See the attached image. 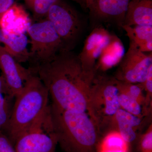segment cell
I'll use <instances>...</instances> for the list:
<instances>
[{
	"mask_svg": "<svg viewBox=\"0 0 152 152\" xmlns=\"http://www.w3.org/2000/svg\"><path fill=\"white\" fill-rule=\"evenodd\" d=\"M48 124L66 152H96L99 126L87 113L66 110L51 104Z\"/></svg>",
	"mask_w": 152,
	"mask_h": 152,
	"instance_id": "obj_3",
	"label": "cell"
},
{
	"mask_svg": "<svg viewBox=\"0 0 152 152\" xmlns=\"http://www.w3.org/2000/svg\"><path fill=\"white\" fill-rule=\"evenodd\" d=\"M15 0H0V20L6 11L13 5Z\"/></svg>",
	"mask_w": 152,
	"mask_h": 152,
	"instance_id": "obj_26",
	"label": "cell"
},
{
	"mask_svg": "<svg viewBox=\"0 0 152 152\" xmlns=\"http://www.w3.org/2000/svg\"><path fill=\"white\" fill-rule=\"evenodd\" d=\"M58 0H29L27 4L32 12L34 18L42 20L46 17L47 13Z\"/></svg>",
	"mask_w": 152,
	"mask_h": 152,
	"instance_id": "obj_21",
	"label": "cell"
},
{
	"mask_svg": "<svg viewBox=\"0 0 152 152\" xmlns=\"http://www.w3.org/2000/svg\"><path fill=\"white\" fill-rule=\"evenodd\" d=\"M111 34L103 27H96L87 37L83 48L78 57L83 69L91 75L95 76L97 61L110 42Z\"/></svg>",
	"mask_w": 152,
	"mask_h": 152,
	"instance_id": "obj_9",
	"label": "cell"
},
{
	"mask_svg": "<svg viewBox=\"0 0 152 152\" xmlns=\"http://www.w3.org/2000/svg\"><path fill=\"white\" fill-rule=\"evenodd\" d=\"M122 28L126 32L130 42H132L136 46L152 39V26L124 25Z\"/></svg>",
	"mask_w": 152,
	"mask_h": 152,
	"instance_id": "obj_18",
	"label": "cell"
},
{
	"mask_svg": "<svg viewBox=\"0 0 152 152\" xmlns=\"http://www.w3.org/2000/svg\"><path fill=\"white\" fill-rule=\"evenodd\" d=\"M58 144L54 135L43 127L23 134L14 142L16 152H55Z\"/></svg>",
	"mask_w": 152,
	"mask_h": 152,
	"instance_id": "obj_10",
	"label": "cell"
},
{
	"mask_svg": "<svg viewBox=\"0 0 152 152\" xmlns=\"http://www.w3.org/2000/svg\"><path fill=\"white\" fill-rule=\"evenodd\" d=\"M0 152H16L14 145L3 131L0 130Z\"/></svg>",
	"mask_w": 152,
	"mask_h": 152,
	"instance_id": "obj_25",
	"label": "cell"
},
{
	"mask_svg": "<svg viewBox=\"0 0 152 152\" xmlns=\"http://www.w3.org/2000/svg\"><path fill=\"white\" fill-rule=\"evenodd\" d=\"M130 145L114 129L99 140L96 152H129Z\"/></svg>",
	"mask_w": 152,
	"mask_h": 152,
	"instance_id": "obj_17",
	"label": "cell"
},
{
	"mask_svg": "<svg viewBox=\"0 0 152 152\" xmlns=\"http://www.w3.org/2000/svg\"><path fill=\"white\" fill-rule=\"evenodd\" d=\"M46 18L59 36L63 50L72 51L83 32V22L78 13L63 0H58L51 7Z\"/></svg>",
	"mask_w": 152,
	"mask_h": 152,
	"instance_id": "obj_6",
	"label": "cell"
},
{
	"mask_svg": "<svg viewBox=\"0 0 152 152\" xmlns=\"http://www.w3.org/2000/svg\"><path fill=\"white\" fill-rule=\"evenodd\" d=\"M141 117L137 116L120 108L110 120L115 129L126 141L130 144L137 139L136 129L141 123Z\"/></svg>",
	"mask_w": 152,
	"mask_h": 152,
	"instance_id": "obj_16",
	"label": "cell"
},
{
	"mask_svg": "<svg viewBox=\"0 0 152 152\" xmlns=\"http://www.w3.org/2000/svg\"><path fill=\"white\" fill-rule=\"evenodd\" d=\"M140 84L142 85L143 90L146 93L145 106H148L151 102V99H152V66L150 68L145 80L143 83Z\"/></svg>",
	"mask_w": 152,
	"mask_h": 152,
	"instance_id": "obj_24",
	"label": "cell"
},
{
	"mask_svg": "<svg viewBox=\"0 0 152 152\" xmlns=\"http://www.w3.org/2000/svg\"><path fill=\"white\" fill-rule=\"evenodd\" d=\"M74 1L79 3L84 7L88 9L89 10H91L94 2V0H74Z\"/></svg>",
	"mask_w": 152,
	"mask_h": 152,
	"instance_id": "obj_28",
	"label": "cell"
},
{
	"mask_svg": "<svg viewBox=\"0 0 152 152\" xmlns=\"http://www.w3.org/2000/svg\"><path fill=\"white\" fill-rule=\"evenodd\" d=\"M116 80L95 75L93 79L90 103L91 118L99 126L101 121H110L120 108Z\"/></svg>",
	"mask_w": 152,
	"mask_h": 152,
	"instance_id": "obj_5",
	"label": "cell"
},
{
	"mask_svg": "<svg viewBox=\"0 0 152 152\" xmlns=\"http://www.w3.org/2000/svg\"><path fill=\"white\" fill-rule=\"evenodd\" d=\"M116 80V84L119 91L127 94L135 99L141 105L145 106V96L143 93V87L141 84H133Z\"/></svg>",
	"mask_w": 152,
	"mask_h": 152,
	"instance_id": "obj_19",
	"label": "cell"
},
{
	"mask_svg": "<svg viewBox=\"0 0 152 152\" xmlns=\"http://www.w3.org/2000/svg\"><path fill=\"white\" fill-rule=\"evenodd\" d=\"M49 94L34 73L25 82L15 98L10 121L4 132L13 144L23 134L42 127L48 114Z\"/></svg>",
	"mask_w": 152,
	"mask_h": 152,
	"instance_id": "obj_2",
	"label": "cell"
},
{
	"mask_svg": "<svg viewBox=\"0 0 152 152\" xmlns=\"http://www.w3.org/2000/svg\"><path fill=\"white\" fill-rule=\"evenodd\" d=\"M29 0H25V1H26V2H27Z\"/></svg>",
	"mask_w": 152,
	"mask_h": 152,
	"instance_id": "obj_29",
	"label": "cell"
},
{
	"mask_svg": "<svg viewBox=\"0 0 152 152\" xmlns=\"http://www.w3.org/2000/svg\"><path fill=\"white\" fill-rule=\"evenodd\" d=\"M119 64L115 78L130 83H142L152 66V52L149 54L143 53L135 44L130 42L127 51Z\"/></svg>",
	"mask_w": 152,
	"mask_h": 152,
	"instance_id": "obj_7",
	"label": "cell"
},
{
	"mask_svg": "<svg viewBox=\"0 0 152 152\" xmlns=\"http://www.w3.org/2000/svg\"><path fill=\"white\" fill-rule=\"evenodd\" d=\"M0 79L1 88L6 95L15 98L20 92L25 82L34 73L32 69H26L18 62L0 45Z\"/></svg>",
	"mask_w": 152,
	"mask_h": 152,
	"instance_id": "obj_8",
	"label": "cell"
},
{
	"mask_svg": "<svg viewBox=\"0 0 152 152\" xmlns=\"http://www.w3.org/2000/svg\"><path fill=\"white\" fill-rule=\"evenodd\" d=\"M119 103L120 108L137 116H142V107L135 99L127 94L119 91Z\"/></svg>",
	"mask_w": 152,
	"mask_h": 152,
	"instance_id": "obj_20",
	"label": "cell"
},
{
	"mask_svg": "<svg viewBox=\"0 0 152 152\" xmlns=\"http://www.w3.org/2000/svg\"><path fill=\"white\" fill-rule=\"evenodd\" d=\"M31 68L46 87L52 104L66 110L85 112L91 118L90 93L95 76L84 71L78 55L62 50L52 61Z\"/></svg>",
	"mask_w": 152,
	"mask_h": 152,
	"instance_id": "obj_1",
	"label": "cell"
},
{
	"mask_svg": "<svg viewBox=\"0 0 152 152\" xmlns=\"http://www.w3.org/2000/svg\"><path fill=\"white\" fill-rule=\"evenodd\" d=\"M15 98L6 95L4 97L0 94V130H4L8 124Z\"/></svg>",
	"mask_w": 152,
	"mask_h": 152,
	"instance_id": "obj_22",
	"label": "cell"
},
{
	"mask_svg": "<svg viewBox=\"0 0 152 152\" xmlns=\"http://www.w3.org/2000/svg\"><path fill=\"white\" fill-rule=\"evenodd\" d=\"M124 25L152 26V0H131Z\"/></svg>",
	"mask_w": 152,
	"mask_h": 152,
	"instance_id": "obj_15",
	"label": "cell"
},
{
	"mask_svg": "<svg viewBox=\"0 0 152 152\" xmlns=\"http://www.w3.org/2000/svg\"><path fill=\"white\" fill-rule=\"evenodd\" d=\"M28 14L22 6L14 3L0 20V29L7 34H25L31 25Z\"/></svg>",
	"mask_w": 152,
	"mask_h": 152,
	"instance_id": "obj_12",
	"label": "cell"
},
{
	"mask_svg": "<svg viewBox=\"0 0 152 152\" xmlns=\"http://www.w3.org/2000/svg\"><path fill=\"white\" fill-rule=\"evenodd\" d=\"M131 0H94L90 12L95 18L122 28Z\"/></svg>",
	"mask_w": 152,
	"mask_h": 152,
	"instance_id": "obj_11",
	"label": "cell"
},
{
	"mask_svg": "<svg viewBox=\"0 0 152 152\" xmlns=\"http://www.w3.org/2000/svg\"><path fill=\"white\" fill-rule=\"evenodd\" d=\"M124 54L125 48L121 40L117 36L112 35L97 61L96 73V71L106 72L119 64Z\"/></svg>",
	"mask_w": 152,
	"mask_h": 152,
	"instance_id": "obj_14",
	"label": "cell"
},
{
	"mask_svg": "<svg viewBox=\"0 0 152 152\" xmlns=\"http://www.w3.org/2000/svg\"><path fill=\"white\" fill-rule=\"evenodd\" d=\"M140 51L144 53H151L152 52V39L143 42L137 46Z\"/></svg>",
	"mask_w": 152,
	"mask_h": 152,
	"instance_id": "obj_27",
	"label": "cell"
},
{
	"mask_svg": "<svg viewBox=\"0 0 152 152\" xmlns=\"http://www.w3.org/2000/svg\"><path fill=\"white\" fill-rule=\"evenodd\" d=\"M0 43L3 44L7 52L19 63L30 60L27 46L28 39L25 34H10L0 29Z\"/></svg>",
	"mask_w": 152,
	"mask_h": 152,
	"instance_id": "obj_13",
	"label": "cell"
},
{
	"mask_svg": "<svg viewBox=\"0 0 152 152\" xmlns=\"http://www.w3.org/2000/svg\"><path fill=\"white\" fill-rule=\"evenodd\" d=\"M140 152H152V126L151 124L141 137Z\"/></svg>",
	"mask_w": 152,
	"mask_h": 152,
	"instance_id": "obj_23",
	"label": "cell"
},
{
	"mask_svg": "<svg viewBox=\"0 0 152 152\" xmlns=\"http://www.w3.org/2000/svg\"><path fill=\"white\" fill-rule=\"evenodd\" d=\"M27 32L30 38L29 51L31 67L48 62L63 50L61 40L48 19L32 23Z\"/></svg>",
	"mask_w": 152,
	"mask_h": 152,
	"instance_id": "obj_4",
	"label": "cell"
}]
</instances>
